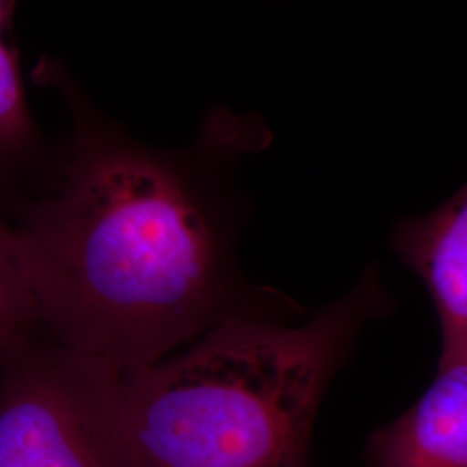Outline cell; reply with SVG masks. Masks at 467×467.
Here are the masks:
<instances>
[{
  "mask_svg": "<svg viewBox=\"0 0 467 467\" xmlns=\"http://www.w3.org/2000/svg\"><path fill=\"white\" fill-rule=\"evenodd\" d=\"M32 78L71 118L46 184L11 215L46 337L129 372L225 318L305 314L237 264L246 208L234 170L270 144L260 118L217 108L187 148L161 150L106 117L57 59Z\"/></svg>",
  "mask_w": 467,
  "mask_h": 467,
  "instance_id": "cell-1",
  "label": "cell"
},
{
  "mask_svg": "<svg viewBox=\"0 0 467 467\" xmlns=\"http://www.w3.org/2000/svg\"><path fill=\"white\" fill-rule=\"evenodd\" d=\"M393 301L376 268L316 317H231L121 372L118 431L135 467H310L320 401Z\"/></svg>",
  "mask_w": 467,
  "mask_h": 467,
  "instance_id": "cell-2",
  "label": "cell"
},
{
  "mask_svg": "<svg viewBox=\"0 0 467 467\" xmlns=\"http://www.w3.org/2000/svg\"><path fill=\"white\" fill-rule=\"evenodd\" d=\"M121 370L40 336L0 360V467H135L118 431Z\"/></svg>",
  "mask_w": 467,
  "mask_h": 467,
  "instance_id": "cell-3",
  "label": "cell"
},
{
  "mask_svg": "<svg viewBox=\"0 0 467 467\" xmlns=\"http://www.w3.org/2000/svg\"><path fill=\"white\" fill-rule=\"evenodd\" d=\"M372 467H467V343L440 347L433 383L368 438Z\"/></svg>",
  "mask_w": 467,
  "mask_h": 467,
  "instance_id": "cell-4",
  "label": "cell"
},
{
  "mask_svg": "<svg viewBox=\"0 0 467 467\" xmlns=\"http://www.w3.org/2000/svg\"><path fill=\"white\" fill-rule=\"evenodd\" d=\"M391 250L426 285L440 347L467 343V184L431 213L401 220Z\"/></svg>",
  "mask_w": 467,
  "mask_h": 467,
  "instance_id": "cell-5",
  "label": "cell"
},
{
  "mask_svg": "<svg viewBox=\"0 0 467 467\" xmlns=\"http://www.w3.org/2000/svg\"><path fill=\"white\" fill-rule=\"evenodd\" d=\"M19 0H0V213L13 215L46 184L56 142L36 125L13 36Z\"/></svg>",
  "mask_w": 467,
  "mask_h": 467,
  "instance_id": "cell-6",
  "label": "cell"
},
{
  "mask_svg": "<svg viewBox=\"0 0 467 467\" xmlns=\"http://www.w3.org/2000/svg\"><path fill=\"white\" fill-rule=\"evenodd\" d=\"M44 336L13 223L0 213V360Z\"/></svg>",
  "mask_w": 467,
  "mask_h": 467,
  "instance_id": "cell-7",
  "label": "cell"
}]
</instances>
